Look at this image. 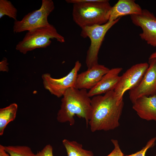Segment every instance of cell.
Returning <instances> with one entry per match:
<instances>
[{
  "label": "cell",
  "instance_id": "cell-1",
  "mask_svg": "<svg viewBox=\"0 0 156 156\" xmlns=\"http://www.w3.org/2000/svg\"><path fill=\"white\" fill-rule=\"evenodd\" d=\"M92 110L88 125L92 132L114 130L120 125L123 100H119L114 90L103 95H98L91 99Z\"/></svg>",
  "mask_w": 156,
  "mask_h": 156
},
{
  "label": "cell",
  "instance_id": "cell-2",
  "mask_svg": "<svg viewBox=\"0 0 156 156\" xmlns=\"http://www.w3.org/2000/svg\"><path fill=\"white\" fill-rule=\"evenodd\" d=\"M92 110L91 99L87 90L70 88L63 96L57 119L59 122H68L72 126L75 123L74 116L76 115L85 119L88 127Z\"/></svg>",
  "mask_w": 156,
  "mask_h": 156
},
{
  "label": "cell",
  "instance_id": "cell-3",
  "mask_svg": "<svg viewBox=\"0 0 156 156\" xmlns=\"http://www.w3.org/2000/svg\"><path fill=\"white\" fill-rule=\"evenodd\" d=\"M73 4L72 17L81 29L101 25L108 21L112 6L107 0H76Z\"/></svg>",
  "mask_w": 156,
  "mask_h": 156
},
{
  "label": "cell",
  "instance_id": "cell-4",
  "mask_svg": "<svg viewBox=\"0 0 156 156\" xmlns=\"http://www.w3.org/2000/svg\"><path fill=\"white\" fill-rule=\"evenodd\" d=\"M54 38L61 43L65 41L64 37L57 32L52 25L38 28L28 31L16 45V49L25 54L37 48L47 47L51 44V39Z\"/></svg>",
  "mask_w": 156,
  "mask_h": 156
},
{
  "label": "cell",
  "instance_id": "cell-5",
  "mask_svg": "<svg viewBox=\"0 0 156 156\" xmlns=\"http://www.w3.org/2000/svg\"><path fill=\"white\" fill-rule=\"evenodd\" d=\"M120 18L108 21L101 25L86 27L81 29V36L90 39V45L87 52L86 63L88 68L98 64V54L104 37L108 31L117 23Z\"/></svg>",
  "mask_w": 156,
  "mask_h": 156
},
{
  "label": "cell",
  "instance_id": "cell-6",
  "mask_svg": "<svg viewBox=\"0 0 156 156\" xmlns=\"http://www.w3.org/2000/svg\"><path fill=\"white\" fill-rule=\"evenodd\" d=\"M55 6L51 0H42L41 7L25 15L20 21H15L13 27L14 33L29 31L50 25L48 18Z\"/></svg>",
  "mask_w": 156,
  "mask_h": 156
},
{
  "label": "cell",
  "instance_id": "cell-7",
  "mask_svg": "<svg viewBox=\"0 0 156 156\" xmlns=\"http://www.w3.org/2000/svg\"><path fill=\"white\" fill-rule=\"evenodd\" d=\"M81 66L79 61H76L70 72L64 77L59 79L52 77L49 73L43 74L42 78L44 87L51 94L58 98L63 96L68 89L75 88L77 75Z\"/></svg>",
  "mask_w": 156,
  "mask_h": 156
},
{
  "label": "cell",
  "instance_id": "cell-8",
  "mask_svg": "<svg viewBox=\"0 0 156 156\" xmlns=\"http://www.w3.org/2000/svg\"><path fill=\"white\" fill-rule=\"evenodd\" d=\"M149 64L146 62L136 64L120 76V80L114 90L118 99H123L125 92L138 85L146 72Z\"/></svg>",
  "mask_w": 156,
  "mask_h": 156
},
{
  "label": "cell",
  "instance_id": "cell-9",
  "mask_svg": "<svg viewBox=\"0 0 156 156\" xmlns=\"http://www.w3.org/2000/svg\"><path fill=\"white\" fill-rule=\"evenodd\" d=\"M149 66L141 81L129 90V99L133 103L140 97L156 95V58L148 59Z\"/></svg>",
  "mask_w": 156,
  "mask_h": 156
},
{
  "label": "cell",
  "instance_id": "cell-10",
  "mask_svg": "<svg viewBox=\"0 0 156 156\" xmlns=\"http://www.w3.org/2000/svg\"><path fill=\"white\" fill-rule=\"evenodd\" d=\"M130 16L132 23L142 29L139 34L140 38L148 44L156 47V16L146 9L142 10L139 14Z\"/></svg>",
  "mask_w": 156,
  "mask_h": 156
},
{
  "label": "cell",
  "instance_id": "cell-11",
  "mask_svg": "<svg viewBox=\"0 0 156 156\" xmlns=\"http://www.w3.org/2000/svg\"><path fill=\"white\" fill-rule=\"evenodd\" d=\"M109 69L105 66L99 64L88 68L86 70L77 74L75 88L79 89H92Z\"/></svg>",
  "mask_w": 156,
  "mask_h": 156
},
{
  "label": "cell",
  "instance_id": "cell-12",
  "mask_svg": "<svg viewBox=\"0 0 156 156\" xmlns=\"http://www.w3.org/2000/svg\"><path fill=\"white\" fill-rule=\"evenodd\" d=\"M122 69L121 67L110 69L98 83L88 92L89 96L93 97L114 90L120 80L119 74Z\"/></svg>",
  "mask_w": 156,
  "mask_h": 156
},
{
  "label": "cell",
  "instance_id": "cell-13",
  "mask_svg": "<svg viewBox=\"0 0 156 156\" xmlns=\"http://www.w3.org/2000/svg\"><path fill=\"white\" fill-rule=\"evenodd\" d=\"M133 104L132 108L140 118L156 121V95L140 97Z\"/></svg>",
  "mask_w": 156,
  "mask_h": 156
},
{
  "label": "cell",
  "instance_id": "cell-14",
  "mask_svg": "<svg viewBox=\"0 0 156 156\" xmlns=\"http://www.w3.org/2000/svg\"><path fill=\"white\" fill-rule=\"evenodd\" d=\"M142 9L133 0H119L112 6L109 21H112L123 16L139 14Z\"/></svg>",
  "mask_w": 156,
  "mask_h": 156
},
{
  "label": "cell",
  "instance_id": "cell-15",
  "mask_svg": "<svg viewBox=\"0 0 156 156\" xmlns=\"http://www.w3.org/2000/svg\"><path fill=\"white\" fill-rule=\"evenodd\" d=\"M18 106L15 103H12L5 107L0 109V135L3 134L7 125L15 118Z\"/></svg>",
  "mask_w": 156,
  "mask_h": 156
},
{
  "label": "cell",
  "instance_id": "cell-16",
  "mask_svg": "<svg viewBox=\"0 0 156 156\" xmlns=\"http://www.w3.org/2000/svg\"><path fill=\"white\" fill-rule=\"evenodd\" d=\"M62 142L67 156H94L91 151L83 149L82 145L76 141L64 139Z\"/></svg>",
  "mask_w": 156,
  "mask_h": 156
},
{
  "label": "cell",
  "instance_id": "cell-17",
  "mask_svg": "<svg viewBox=\"0 0 156 156\" xmlns=\"http://www.w3.org/2000/svg\"><path fill=\"white\" fill-rule=\"evenodd\" d=\"M5 151L10 156H35L31 148L26 146H4Z\"/></svg>",
  "mask_w": 156,
  "mask_h": 156
},
{
  "label": "cell",
  "instance_id": "cell-18",
  "mask_svg": "<svg viewBox=\"0 0 156 156\" xmlns=\"http://www.w3.org/2000/svg\"><path fill=\"white\" fill-rule=\"evenodd\" d=\"M17 10L10 1L0 0V18L5 15L17 20Z\"/></svg>",
  "mask_w": 156,
  "mask_h": 156
},
{
  "label": "cell",
  "instance_id": "cell-19",
  "mask_svg": "<svg viewBox=\"0 0 156 156\" xmlns=\"http://www.w3.org/2000/svg\"><path fill=\"white\" fill-rule=\"evenodd\" d=\"M156 137L151 138L147 143L146 145L142 149L135 153L125 156H145L147 151L150 148L153 147L155 145Z\"/></svg>",
  "mask_w": 156,
  "mask_h": 156
},
{
  "label": "cell",
  "instance_id": "cell-20",
  "mask_svg": "<svg viewBox=\"0 0 156 156\" xmlns=\"http://www.w3.org/2000/svg\"><path fill=\"white\" fill-rule=\"evenodd\" d=\"M111 141L114 148L111 153L106 156H125L120 148L118 140L112 139Z\"/></svg>",
  "mask_w": 156,
  "mask_h": 156
},
{
  "label": "cell",
  "instance_id": "cell-21",
  "mask_svg": "<svg viewBox=\"0 0 156 156\" xmlns=\"http://www.w3.org/2000/svg\"><path fill=\"white\" fill-rule=\"evenodd\" d=\"M53 149L50 144H47L35 154V156H53Z\"/></svg>",
  "mask_w": 156,
  "mask_h": 156
},
{
  "label": "cell",
  "instance_id": "cell-22",
  "mask_svg": "<svg viewBox=\"0 0 156 156\" xmlns=\"http://www.w3.org/2000/svg\"><path fill=\"white\" fill-rule=\"evenodd\" d=\"M8 65L7 59L5 58H4L0 62V70L2 71L8 70Z\"/></svg>",
  "mask_w": 156,
  "mask_h": 156
},
{
  "label": "cell",
  "instance_id": "cell-23",
  "mask_svg": "<svg viewBox=\"0 0 156 156\" xmlns=\"http://www.w3.org/2000/svg\"><path fill=\"white\" fill-rule=\"evenodd\" d=\"M0 156H10L5 150L4 146L0 145Z\"/></svg>",
  "mask_w": 156,
  "mask_h": 156
},
{
  "label": "cell",
  "instance_id": "cell-24",
  "mask_svg": "<svg viewBox=\"0 0 156 156\" xmlns=\"http://www.w3.org/2000/svg\"><path fill=\"white\" fill-rule=\"evenodd\" d=\"M156 58V51L152 53L148 59Z\"/></svg>",
  "mask_w": 156,
  "mask_h": 156
},
{
  "label": "cell",
  "instance_id": "cell-25",
  "mask_svg": "<svg viewBox=\"0 0 156 156\" xmlns=\"http://www.w3.org/2000/svg\"><path fill=\"white\" fill-rule=\"evenodd\" d=\"M155 156H156V155H155Z\"/></svg>",
  "mask_w": 156,
  "mask_h": 156
}]
</instances>
